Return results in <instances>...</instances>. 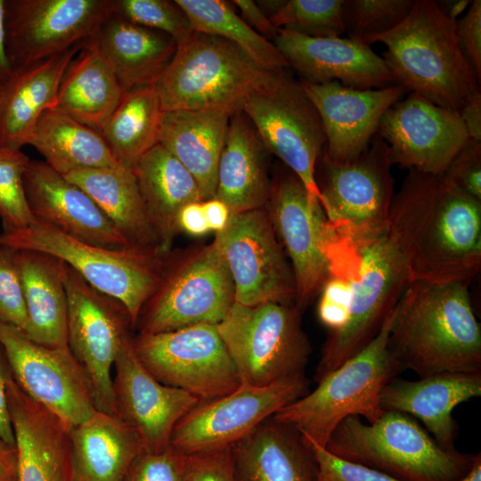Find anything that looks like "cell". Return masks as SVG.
<instances>
[{"label": "cell", "mask_w": 481, "mask_h": 481, "mask_svg": "<svg viewBox=\"0 0 481 481\" xmlns=\"http://www.w3.org/2000/svg\"><path fill=\"white\" fill-rule=\"evenodd\" d=\"M124 95L94 37L83 43L69 63L61 80L56 107L98 131Z\"/></svg>", "instance_id": "cell-36"}, {"label": "cell", "mask_w": 481, "mask_h": 481, "mask_svg": "<svg viewBox=\"0 0 481 481\" xmlns=\"http://www.w3.org/2000/svg\"><path fill=\"white\" fill-rule=\"evenodd\" d=\"M4 367L5 365L0 357V439L15 448V436L8 405Z\"/></svg>", "instance_id": "cell-53"}, {"label": "cell", "mask_w": 481, "mask_h": 481, "mask_svg": "<svg viewBox=\"0 0 481 481\" xmlns=\"http://www.w3.org/2000/svg\"><path fill=\"white\" fill-rule=\"evenodd\" d=\"M45 162L65 175L74 170L119 166L100 133L58 107L47 109L29 137Z\"/></svg>", "instance_id": "cell-37"}, {"label": "cell", "mask_w": 481, "mask_h": 481, "mask_svg": "<svg viewBox=\"0 0 481 481\" xmlns=\"http://www.w3.org/2000/svg\"><path fill=\"white\" fill-rule=\"evenodd\" d=\"M202 206L209 230L216 233L223 231L231 216L228 207L216 198L202 201Z\"/></svg>", "instance_id": "cell-54"}, {"label": "cell", "mask_w": 481, "mask_h": 481, "mask_svg": "<svg viewBox=\"0 0 481 481\" xmlns=\"http://www.w3.org/2000/svg\"><path fill=\"white\" fill-rule=\"evenodd\" d=\"M178 228L192 235H203L209 227L205 216L202 201L186 204L178 215Z\"/></svg>", "instance_id": "cell-51"}, {"label": "cell", "mask_w": 481, "mask_h": 481, "mask_svg": "<svg viewBox=\"0 0 481 481\" xmlns=\"http://www.w3.org/2000/svg\"><path fill=\"white\" fill-rule=\"evenodd\" d=\"M124 481H183L182 454L171 447L159 452L143 451Z\"/></svg>", "instance_id": "cell-47"}, {"label": "cell", "mask_w": 481, "mask_h": 481, "mask_svg": "<svg viewBox=\"0 0 481 481\" xmlns=\"http://www.w3.org/2000/svg\"><path fill=\"white\" fill-rule=\"evenodd\" d=\"M458 112L469 137L481 142V90L470 94Z\"/></svg>", "instance_id": "cell-52"}, {"label": "cell", "mask_w": 481, "mask_h": 481, "mask_svg": "<svg viewBox=\"0 0 481 481\" xmlns=\"http://www.w3.org/2000/svg\"><path fill=\"white\" fill-rule=\"evenodd\" d=\"M29 160L21 149L0 145V218L3 231L20 229L35 220L24 190V174Z\"/></svg>", "instance_id": "cell-42"}, {"label": "cell", "mask_w": 481, "mask_h": 481, "mask_svg": "<svg viewBox=\"0 0 481 481\" xmlns=\"http://www.w3.org/2000/svg\"><path fill=\"white\" fill-rule=\"evenodd\" d=\"M359 246L361 263L349 316L342 329L329 333L316 366L315 382L377 336L410 282L404 261L387 232Z\"/></svg>", "instance_id": "cell-12"}, {"label": "cell", "mask_w": 481, "mask_h": 481, "mask_svg": "<svg viewBox=\"0 0 481 481\" xmlns=\"http://www.w3.org/2000/svg\"><path fill=\"white\" fill-rule=\"evenodd\" d=\"M387 46L383 59L395 84L432 103L458 111L480 83L463 57L455 21L434 0H414L404 20L378 37Z\"/></svg>", "instance_id": "cell-3"}, {"label": "cell", "mask_w": 481, "mask_h": 481, "mask_svg": "<svg viewBox=\"0 0 481 481\" xmlns=\"http://www.w3.org/2000/svg\"><path fill=\"white\" fill-rule=\"evenodd\" d=\"M325 448L401 481H459L476 457L442 446L411 415L396 411H384L371 423L344 419Z\"/></svg>", "instance_id": "cell-4"}, {"label": "cell", "mask_w": 481, "mask_h": 481, "mask_svg": "<svg viewBox=\"0 0 481 481\" xmlns=\"http://www.w3.org/2000/svg\"><path fill=\"white\" fill-rule=\"evenodd\" d=\"M18 481H72L69 428L27 395L5 366Z\"/></svg>", "instance_id": "cell-25"}, {"label": "cell", "mask_w": 481, "mask_h": 481, "mask_svg": "<svg viewBox=\"0 0 481 481\" xmlns=\"http://www.w3.org/2000/svg\"><path fill=\"white\" fill-rule=\"evenodd\" d=\"M217 330L241 383L265 387L305 374L312 347L295 305L234 302Z\"/></svg>", "instance_id": "cell-8"}, {"label": "cell", "mask_w": 481, "mask_h": 481, "mask_svg": "<svg viewBox=\"0 0 481 481\" xmlns=\"http://www.w3.org/2000/svg\"><path fill=\"white\" fill-rule=\"evenodd\" d=\"M24 190L36 220L93 245L129 248L94 201L45 161L29 160Z\"/></svg>", "instance_id": "cell-24"}, {"label": "cell", "mask_w": 481, "mask_h": 481, "mask_svg": "<svg viewBox=\"0 0 481 481\" xmlns=\"http://www.w3.org/2000/svg\"><path fill=\"white\" fill-rule=\"evenodd\" d=\"M387 144L378 133L368 148L348 162L322 152L315 180L330 226L354 243H364L387 230L395 180Z\"/></svg>", "instance_id": "cell-9"}, {"label": "cell", "mask_w": 481, "mask_h": 481, "mask_svg": "<svg viewBox=\"0 0 481 481\" xmlns=\"http://www.w3.org/2000/svg\"><path fill=\"white\" fill-rule=\"evenodd\" d=\"M133 346L156 379L188 392L200 402L223 396L241 383L216 324L139 333L133 338Z\"/></svg>", "instance_id": "cell-13"}, {"label": "cell", "mask_w": 481, "mask_h": 481, "mask_svg": "<svg viewBox=\"0 0 481 481\" xmlns=\"http://www.w3.org/2000/svg\"><path fill=\"white\" fill-rule=\"evenodd\" d=\"M459 48L466 61L481 82V0L471 1L462 17L455 20Z\"/></svg>", "instance_id": "cell-49"}, {"label": "cell", "mask_w": 481, "mask_h": 481, "mask_svg": "<svg viewBox=\"0 0 481 481\" xmlns=\"http://www.w3.org/2000/svg\"><path fill=\"white\" fill-rule=\"evenodd\" d=\"M387 233L410 281L469 284L481 268V201L444 175L409 170L394 194Z\"/></svg>", "instance_id": "cell-1"}, {"label": "cell", "mask_w": 481, "mask_h": 481, "mask_svg": "<svg viewBox=\"0 0 481 481\" xmlns=\"http://www.w3.org/2000/svg\"><path fill=\"white\" fill-rule=\"evenodd\" d=\"M63 176L94 201L129 248L160 253L133 169L121 166L86 168Z\"/></svg>", "instance_id": "cell-35"}, {"label": "cell", "mask_w": 481, "mask_h": 481, "mask_svg": "<svg viewBox=\"0 0 481 481\" xmlns=\"http://www.w3.org/2000/svg\"><path fill=\"white\" fill-rule=\"evenodd\" d=\"M64 283L69 348L86 377L96 409L117 414L112 368L122 340L133 328L129 314L121 303L94 289L66 264Z\"/></svg>", "instance_id": "cell-16"}, {"label": "cell", "mask_w": 481, "mask_h": 481, "mask_svg": "<svg viewBox=\"0 0 481 481\" xmlns=\"http://www.w3.org/2000/svg\"><path fill=\"white\" fill-rule=\"evenodd\" d=\"M0 346L21 389L69 428L96 411L86 377L69 347H49L0 320Z\"/></svg>", "instance_id": "cell-19"}, {"label": "cell", "mask_w": 481, "mask_h": 481, "mask_svg": "<svg viewBox=\"0 0 481 481\" xmlns=\"http://www.w3.org/2000/svg\"><path fill=\"white\" fill-rule=\"evenodd\" d=\"M443 175L460 191L481 201V142L469 138Z\"/></svg>", "instance_id": "cell-46"}, {"label": "cell", "mask_w": 481, "mask_h": 481, "mask_svg": "<svg viewBox=\"0 0 481 481\" xmlns=\"http://www.w3.org/2000/svg\"><path fill=\"white\" fill-rule=\"evenodd\" d=\"M95 40L125 94L155 87L177 46L170 36L114 12L102 23Z\"/></svg>", "instance_id": "cell-30"}, {"label": "cell", "mask_w": 481, "mask_h": 481, "mask_svg": "<svg viewBox=\"0 0 481 481\" xmlns=\"http://www.w3.org/2000/svg\"><path fill=\"white\" fill-rule=\"evenodd\" d=\"M469 284L412 281L395 306L388 348L420 378L481 372V328Z\"/></svg>", "instance_id": "cell-2"}, {"label": "cell", "mask_w": 481, "mask_h": 481, "mask_svg": "<svg viewBox=\"0 0 481 481\" xmlns=\"http://www.w3.org/2000/svg\"><path fill=\"white\" fill-rule=\"evenodd\" d=\"M79 44L64 53L14 70L0 94V145L21 149L28 145L45 110L57 106L62 76Z\"/></svg>", "instance_id": "cell-29"}, {"label": "cell", "mask_w": 481, "mask_h": 481, "mask_svg": "<svg viewBox=\"0 0 481 481\" xmlns=\"http://www.w3.org/2000/svg\"><path fill=\"white\" fill-rule=\"evenodd\" d=\"M113 0H5L6 48L13 71L96 37Z\"/></svg>", "instance_id": "cell-17"}, {"label": "cell", "mask_w": 481, "mask_h": 481, "mask_svg": "<svg viewBox=\"0 0 481 481\" xmlns=\"http://www.w3.org/2000/svg\"><path fill=\"white\" fill-rule=\"evenodd\" d=\"M0 246L39 251L63 261L94 289L121 303L133 328L161 282L167 257L133 248L93 245L36 219L26 227L3 231Z\"/></svg>", "instance_id": "cell-7"}, {"label": "cell", "mask_w": 481, "mask_h": 481, "mask_svg": "<svg viewBox=\"0 0 481 481\" xmlns=\"http://www.w3.org/2000/svg\"><path fill=\"white\" fill-rule=\"evenodd\" d=\"M0 320L26 334L28 314L17 250L3 246H0Z\"/></svg>", "instance_id": "cell-44"}, {"label": "cell", "mask_w": 481, "mask_h": 481, "mask_svg": "<svg viewBox=\"0 0 481 481\" xmlns=\"http://www.w3.org/2000/svg\"><path fill=\"white\" fill-rule=\"evenodd\" d=\"M273 43L302 82L338 81L362 90L395 84L381 56L371 46L348 37H314L279 29Z\"/></svg>", "instance_id": "cell-23"}, {"label": "cell", "mask_w": 481, "mask_h": 481, "mask_svg": "<svg viewBox=\"0 0 481 481\" xmlns=\"http://www.w3.org/2000/svg\"><path fill=\"white\" fill-rule=\"evenodd\" d=\"M163 113L155 87L125 94L98 130L119 166L132 169L159 143Z\"/></svg>", "instance_id": "cell-38"}, {"label": "cell", "mask_w": 481, "mask_h": 481, "mask_svg": "<svg viewBox=\"0 0 481 481\" xmlns=\"http://www.w3.org/2000/svg\"><path fill=\"white\" fill-rule=\"evenodd\" d=\"M232 115L224 110L163 113L159 143L192 175L202 201L215 198L218 162Z\"/></svg>", "instance_id": "cell-31"}, {"label": "cell", "mask_w": 481, "mask_h": 481, "mask_svg": "<svg viewBox=\"0 0 481 481\" xmlns=\"http://www.w3.org/2000/svg\"><path fill=\"white\" fill-rule=\"evenodd\" d=\"M306 442L316 461V481H401L377 469L339 458L314 443Z\"/></svg>", "instance_id": "cell-45"}, {"label": "cell", "mask_w": 481, "mask_h": 481, "mask_svg": "<svg viewBox=\"0 0 481 481\" xmlns=\"http://www.w3.org/2000/svg\"><path fill=\"white\" fill-rule=\"evenodd\" d=\"M277 73L259 66L233 43L194 31L177 45L155 90L164 111L224 110L233 114L242 110L249 96Z\"/></svg>", "instance_id": "cell-6"}, {"label": "cell", "mask_w": 481, "mask_h": 481, "mask_svg": "<svg viewBox=\"0 0 481 481\" xmlns=\"http://www.w3.org/2000/svg\"><path fill=\"white\" fill-rule=\"evenodd\" d=\"M343 0H283L270 17L276 29L314 37H334L345 34Z\"/></svg>", "instance_id": "cell-41"}, {"label": "cell", "mask_w": 481, "mask_h": 481, "mask_svg": "<svg viewBox=\"0 0 481 481\" xmlns=\"http://www.w3.org/2000/svg\"><path fill=\"white\" fill-rule=\"evenodd\" d=\"M132 169L159 251L167 255L179 231L180 210L186 204L202 201L197 183L159 143L148 151Z\"/></svg>", "instance_id": "cell-32"}, {"label": "cell", "mask_w": 481, "mask_h": 481, "mask_svg": "<svg viewBox=\"0 0 481 481\" xmlns=\"http://www.w3.org/2000/svg\"><path fill=\"white\" fill-rule=\"evenodd\" d=\"M378 135L393 164L442 175L469 138L459 112L411 92L381 117Z\"/></svg>", "instance_id": "cell-20"}, {"label": "cell", "mask_w": 481, "mask_h": 481, "mask_svg": "<svg viewBox=\"0 0 481 481\" xmlns=\"http://www.w3.org/2000/svg\"><path fill=\"white\" fill-rule=\"evenodd\" d=\"M414 0H343L342 20L348 38L371 46L409 15Z\"/></svg>", "instance_id": "cell-40"}, {"label": "cell", "mask_w": 481, "mask_h": 481, "mask_svg": "<svg viewBox=\"0 0 481 481\" xmlns=\"http://www.w3.org/2000/svg\"><path fill=\"white\" fill-rule=\"evenodd\" d=\"M1 90H2V83H0V94H1Z\"/></svg>", "instance_id": "cell-59"}, {"label": "cell", "mask_w": 481, "mask_h": 481, "mask_svg": "<svg viewBox=\"0 0 481 481\" xmlns=\"http://www.w3.org/2000/svg\"><path fill=\"white\" fill-rule=\"evenodd\" d=\"M0 481H18L16 449L1 439Z\"/></svg>", "instance_id": "cell-55"}, {"label": "cell", "mask_w": 481, "mask_h": 481, "mask_svg": "<svg viewBox=\"0 0 481 481\" xmlns=\"http://www.w3.org/2000/svg\"><path fill=\"white\" fill-rule=\"evenodd\" d=\"M234 302L233 281L214 240L179 260L166 259L161 282L143 306L136 327L139 333L155 334L217 325Z\"/></svg>", "instance_id": "cell-10"}, {"label": "cell", "mask_w": 481, "mask_h": 481, "mask_svg": "<svg viewBox=\"0 0 481 481\" xmlns=\"http://www.w3.org/2000/svg\"><path fill=\"white\" fill-rule=\"evenodd\" d=\"M232 4L238 8L241 14L240 16L249 27L267 40L273 41L278 33V29L273 25L257 2L252 0H234Z\"/></svg>", "instance_id": "cell-50"}, {"label": "cell", "mask_w": 481, "mask_h": 481, "mask_svg": "<svg viewBox=\"0 0 481 481\" xmlns=\"http://www.w3.org/2000/svg\"><path fill=\"white\" fill-rule=\"evenodd\" d=\"M300 82L322 123V153L337 162L352 161L362 154L378 133L383 114L409 92L398 84L362 90L338 81Z\"/></svg>", "instance_id": "cell-22"}, {"label": "cell", "mask_w": 481, "mask_h": 481, "mask_svg": "<svg viewBox=\"0 0 481 481\" xmlns=\"http://www.w3.org/2000/svg\"><path fill=\"white\" fill-rule=\"evenodd\" d=\"M459 481H481V455L476 454L470 469Z\"/></svg>", "instance_id": "cell-58"}, {"label": "cell", "mask_w": 481, "mask_h": 481, "mask_svg": "<svg viewBox=\"0 0 481 481\" xmlns=\"http://www.w3.org/2000/svg\"><path fill=\"white\" fill-rule=\"evenodd\" d=\"M481 396V372H442L418 380L393 379L381 390L383 411H396L421 420L442 446L455 448L458 425L452 410Z\"/></svg>", "instance_id": "cell-26"}, {"label": "cell", "mask_w": 481, "mask_h": 481, "mask_svg": "<svg viewBox=\"0 0 481 481\" xmlns=\"http://www.w3.org/2000/svg\"><path fill=\"white\" fill-rule=\"evenodd\" d=\"M28 314L26 335L49 347H69L65 263L46 253L17 250Z\"/></svg>", "instance_id": "cell-34"}, {"label": "cell", "mask_w": 481, "mask_h": 481, "mask_svg": "<svg viewBox=\"0 0 481 481\" xmlns=\"http://www.w3.org/2000/svg\"><path fill=\"white\" fill-rule=\"evenodd\" d=\"M230 451L237 481H316L309 444L296 429L272 417Z\"/></svg>", "instance_id": "cell-28"}, {"label": "cell", "mask_w": 481, "mask_h": 481, "mask_svg": "<svg viewBox=\"0 0 481 481\" xmlns=\"http://www.w3.org/2000/svg\"><path fill=\"white\" fill-rule=\"evenodd\" d=\"M182 457L183 481H237L230 448Z\"/></svg>", "instance_id": "cell-48"}, {"label": "cell", "mask_w": 481, "mask_h": 481, "mask_svg": "<svg viewBox=\"0 0 481 481\" xmlns=\"http://www.w3.org/2000/svg\"><path fill=\"white\" fill-rule=\"evenodd\" d=\"M268 153L245 113H233L218 162L215 195L231 214L266 206L272 186L267 173Z\"/></svg>", "instance_id": "cell-27"}, {"label": "cell", "mask_w": 481, "mask_h": 481, "mask_svg": "<svg viewBox=\"0 0 481 481\" xmlns=\"http://www.w3.org/2000/svg\"><path fill=\"white\" fill-rule=\"evenodd\" d=\"M215 240L232 276L236 303L294 305L292 269L265 207L231 214Z\"/></svg>", "instance_id": "cell-18"}, {"label": "cell", "mask_w": 481, "mask_h": 481, "mask_svg": "<svg viewBox=\"0 0 481 481\" xmlns=\"http://www.w3.org/2000/svg\"><path fill=\"white\" fill-rule=\"evenodd\" d=\"M195 32L224 38L243 50L262 68L279 72L289 64L273 42L267 40L223 0H175Z\"/></svg>", "instance_id": "cell-39"}, {"label": "cell", "mask_w": 481, "mask_h": 481, "mask_svg": "<svg viewBox=\"0 0 481 481\" xmlns=\"http://www.w3.org/2000/svg\"><path fill=\"white\" fill-rule=\"evenodd\" d=\"M436 2L441 12L453 21L458 20L471 4L469 0H439Z\"/></svg>", "instance_id": "cell-57"}, {"label": "cell", "mask_w": 481, "mask_h": 481, "mask_svg": "<svg viewBox=\"0 0 481 481\" xmlns=\"http://www.w3.org/2000/svg\"><path fill=\"white\" fill-rule=\"evenodd\" d=\"M113 12L134 24L170 36L176 45L194 32L175 1L113 0Z\"/></svg>", "instance_id": "cell-43"}, {"label": "cell", "mask_w": 481, "mask_h": 481, "mask_svg": "<svg viewBox=\"0 0 481 481\" xmlns=\"http://www.w3.org/2000/svg\"><path fill=\"white\" fill-rule=\"evenodd\" d=\"M12 73L6 48L5 0H0V83L6 82Z\"/></svg>", "instance_id": "cell-56"}, {"label": "cell", "mask_w": 481, "mask_h": 481, "mask_svg": "<svg viewBox=\"0 0 481 481\" xmlns=\"http://www.w3.org/2000/svg\"><path fill=\"white\" fill-rule=\"evenodd\" d=\"M242 111L270 153L276 155L321 204L315 169L325 134L301 82L286 69L246 101Z\"/></svg>", "instance_id": "cell-11"}, {"label": "cell", "mask_w": 481, "mask_h": 481, "mask_svg": "<svg viewBox=\"0 0 481 481\" xmlns=\"http://www.w3.org/2000/svg\"><path fill=\"white\" fill-rule=\"evenodd\" d=\"M265 208L291 266L294 305L302 313L319 295L329 276L328 250L336 231L319 200L287 167L272 182Z\"/></svg>", "instance_id": "cell-14"}, {"label": "cell", "mask_w": 481, "mask_h": 481, "mask_svg": "<svg viewBox=\"0 0 481 481\" xmlns=\"http://www.w3.org/2000/svg\"><path fill=\"white\" fill-rule=\"evenodd\" d=\"M113 368L118 417L135 432L143 451L159 452L169 448L176 423L200 400L156 379L136 356L131 333L122 340Z\"/></svg>", "instance_id": "cell-21"}, {"label": "cell", "mask_w": 481, "mask_h": 481, "mask_svg": "<svg viewBox=\"0 0 481 481\" xmlns=\"http://www.w3.org/2000/svg\"><path fill=\"white\" fill-rule=\"evenodd\" d=\"M309 391L301 374L265 387L240 383L233 391L200 402L175 425L170 447L182 455L231 448L282 407Z\"/></svg>", "instance_id": "cell-15"}, {"label": "cell", "mask_w": 481, "mask_h": 481, "mask_svg": "<svg viewBox=\"0 0 481 481\" xmlns=\"http://www.w3.org/2000/svg\"><path fill=\"white\" fill-rule=\"evenodd\" d=\"M395 310V306L363 349L325 375L313 391L276 412L272 419L322 447L349 416L364 418L369 423L376 421L384 412L379 403L381 390L402 371L388 348Z\"/></svg>", "instance_id": "cell-5"}, {"label": "cell", "mask_w": 481, "mask_h": 481, "mask_svg": "<svg viewBox=\"0 0 481 481\" xmlns=\"http://www.w3.org/2000/svg\"><path fill=\"white\" fill-rule=\"evenodd\" d=\"M72 481H124L143 452L135 432L117 414L96 411L69 428Z\"/></svg>", "instance_id": "cell-33"}]
</instances>
